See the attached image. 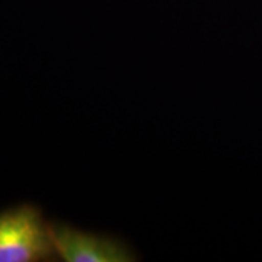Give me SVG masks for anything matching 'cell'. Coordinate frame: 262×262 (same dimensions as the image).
<instances>
[{
	"label": "cell",
	"instance_id": "2",
	"mask_svg": "<svg viewBox=\"0 0 262 262\" xmlns=\"http://www.w3.org/2000/svg\"><path fill=\"white\" fill-rule=\"evenodd\" d=\"M58 259L64 262H134L139 255L130 245L111 234L77 229L66 223H50Z\"/></svg>",
	"mask_w": 262,
	"mask_h": 262
},
{
	"label": "cell",
	"instance_id": "1",
	"mask_svg": "<svg viewBox=\"0 0 262 262\" xmlns=\"http://www.w3.org/2000/svg\"><path fill=\"white\" fill-rule=\"evenodd\" d=\"M57 256L41 208L20 204L0 211V262H46Z\"/></svg>",
	"mask_w": 262,
	"mask_h": 262
}]
</instances>
